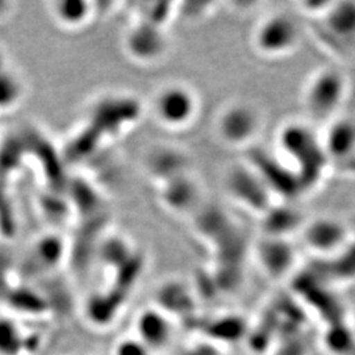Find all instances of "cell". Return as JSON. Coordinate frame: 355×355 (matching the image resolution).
<instances>
[{
  "label": "cell",
  "mask_w": 355,
  "mask_h": 355,
  "mask_svg": "<svg viewBox=\"0 0 355 355\" xmlns=\"http://www.w3.org/2000/svg\"><path fill=\"white\" fill-rule=\"evenodd\" d=\"M277 146L280 159L290 167L300 186L312 187L320 182L329 158L321 137L305 124L288 123L280 128Z\"/></svg>",
  "instance_id": "obj_1"
},
{
  "label": "cell",
  "mask_w": 355,
  "mask_h": 355,
  "mask_svg": "<svg viewBox=\"0 0 355 355\" xmlns=\"http://www.w3.org/2000/svg\"><path fill=\"white\" fill-rule=\"evenodd\" d=\"M347 87V78L338 69H318L305 82L302 99L305 112L316 123H330L343 107Z\"/></svg>",
  "instance_id": "obj_2"
},
{
  "label": "cell",
  "mask_w": 355,
  "mask_h": 355,
  "mask_svg": "<svg viewBox=\"0 0 355 355\" xmlns=\"http://www.w3.org/2000/svg\"><path fill=\"white\" fill-rule=\"evenodd\" d=\"M199 107L198 94L183 82L165 83L153 95V116L166 129H186L195 121Z\"/></svg>",
  "instance_id": "obj_3"
},
{
  "label": "cell",
  "mask_w": 355,
  "mask_h": 355,
  "mask_svg": "<svg viewBox=\"0 0 355 355\" xmlns=\"http://www.w3.org/2000/svg\"><path fill=\"white\" fill-rule=\"evenodd\" d=\"M263 127V116L257 105L246 101L225 104L216 116L218 140L229 148H245L255 141Z\"/></svg>",
  "instance_id": "obj_4"
},
{
  "label": "cell",
  "mask_w": 355,
  "mask_h": 355,
  "mask_svg": "<svg viewBox=\"0 0 355 355\" xmlns=\"http://www.w3.org/2000/svg\"><path fill=\"white\" fill-rule=\"evenodd\" d=\"M300 44V26L284 12L262 17L252 33L254 51L266 58H280L296 51Z\"/></svg>",
  "instance_id": "obj_5"
},
{
  "label": "cell",
  "mask_w": 355,
  "mask_h": 355,
  "mask_svg": "<svg viewBox=\"0 0 355 355\" xmlns=\"http://www.w3.org/2000/svg\"><path fill=\"white\" fill-rule=\"evenodd\" d=\"M227 190L234 202L252 212L266 214L272 207V193L253 166H234L225 178Z\"/></svg>",
  "instance_id": "obj_6"
},
{
  "label": "cell",
  "mask_w": 355,
  "mask_h": 355,
  "mask_svg": "<svg viewBox=\"0 0 355 355\" xmlns=\"http://www.w3.org/2000/svg\"><path fill=\"white\" fill-rule=\"evenodd\" d=\"M123 41L125 54L140 64H157L168 51V38L164 26L145 20L129 26Z\"/></svg>",
  "instance_id": "obj_7"
},
{
  "label": "cell",
  "mask_w": 355,
  "mask_h": 355,
  "mask_svg": "<svg viewBox=\"0 0 355 355\" xmlns=\"http://www.w3.org/2000/svg\"><path fill=\"white\" fill-rule=\"evenodd\" d=\"M305 248L316 254H334L349 241V229L340 218L320 216L309 220L300 232Z\"/></svg>",
  "instance_id": "obj_8"
},
{
  "label": "cell",
  "mask_w": 355,
  "mask_h": 355,
  "mask_svg": "<svg viewBox=\"0 0 355 355\" xmlns=\"http://www.w3.org/2000/svg\"><path fill=\"white\" fill-rule=\"evenodd\" d=\"M94 8L89 1L58 0L49 4L53 21L66 31H80L89 26L94 17Z\"/></svg>",
  "instance_id": "obj_9"
},
{
  "label": "cell",
  "mask_w": 355,
  "mask_h": 355,
  "mask_svg": "<svg viewBox=\"0 0 355 355\" xmlns=\"http://www.w3.org/2000/svg\"><path fill=\"white\" fill-rule=\"evenodd\" d=\"M322 146L329 159H343L355 150V123L349 119H334L329 123Z\"/></svg>",
  "instance_id": "obj_10"
},
{
  "label": "cell",
  "mask_w": 355,
  "mask_h": 355,
  "mask_svg": "<svg viewBox=\"0 0 355 355\" xmlns=\"http://www.w3.org/2000/svg\"><path fill=\"white\" fill-rule=\"evenodd\" d=\"M257 255L268 271L282 272L291 266L295 250L286 237L267 234L257 243Z\"/></svg>",
  "instance_id": "obj_11"
},
{
  "label": "cell",
  "mask_w": 355,
  "mask_h": 355,
  "mask_svg": "<svg viewBox=\"0 0 355 355\" xmlns=\"http://www.w3.org/2000/svg\"><path fill=\"white\" fill-rule=\"evenodd\" d=\"M162 199L170 208H174L177 212H183L192 208L200 199V189L192 178L184 173L182 175L171 178L162 182Z\"/></svg>",
  "instance_id": "obj_12"
},
{
  "label": "cell",
  "mask_w": 355,
  "mask_h": 355,
  "mask_svg": "<svg viewBox=\"0 0 355 355\" xmlns=\"http://www.w3.org/2000/svg\"><path fill=\"white\" fill-rule=\"evenodd\" d=\"M321 20L334 37L355 41V1H334Z\"/></svg>",
  "instance_id": "obj_13"
},
{
  "label": "cell",
  "mask_w": 355,
  "mask_h": 355,
  "mask_svg": "<svg viewBox=\"0 0 355 355\" xmlns=\"http://www.w3.org/2000/svg\"><path fill=\"white\" fill-rule=\"evenodd\" d=\"M168 324L165 318L157 312L145 311L137 320V331L141 340L154 346L165 343L168 336Z\"/></svg>",
  "instance_id": "obj_14"
},
{
  "label": "cell",
  "mask_w": 355,
  "mask_h": 355,
  "mask_svg": "<svg viewBox=\"0 0 355 355\" xmlns=\"http://www.w3.org/2000/svg\"><path fill=\"white\" fill-rule=\"evenodd\" d=\"M24 87L19 76L8 70L0 73V111L13 108L23 98Z\"/></svg>",
  "instance_id": "obj_15"
},
{
  "label": "cell",
  "mask_w": 355,
  "mask_h": 355,
  "mask_svg": "<svg viewBox=\"0 0 355 355\" xmlns=\"http://www.w3.org/2000/svg\"><path fill=\"white\" fill-rule=\"evenodd\" d=\"M21 347V338L12 322L0 320V353L4 355L17 354Z\"/></svg>",
  "instance_id": "obj_16"
},
{
  "label": "cell",
  "mask_w": 355,
  "mask_h": 355,
  "mask_svg": "<svg viewBox=\"0 0 355 355\" xmlns=\"http://www.w3.org/2000/svg\"><path fill=\"white\" fill-rule=\"evenodd\" d=\"M334 1H305L299 4L302 11L308 15H312L313 17H322L325 13L329 11L330 7Z\"/></svg>",
  "instance_id": "obj_17"
},
{
  "label": "cell",
  "mask_w": 355,
  "mask_h": 355,
  "mask_svg": "<svg viewBox=\"0 0 355 355\" xmlns=\"http://www.w3.org/2000/svg\"><path fill=\"white\" fill-rule=\"evenodd\" d=\"M116 355H146V349L145 345L127 340L117 346Z\"/></svg>",
  "instance_id": "obj_18"
},
{
  "label": "cell",
  "mask_w": 355,
  "mask_h": 355,
  "mask_svg": "<svg viewBox=\"0 0 355 355\" xmlns=\"http://www.w3.org/2000/svg\"><path fill=\"white\" fill-rule=\"evenodd\" d=\"M3 62H4V55H3V53L0 51V73L6 70V67H4V64H3Z\"/></svg>",
  "instance_id": "obj_19"
}]
</instances>
